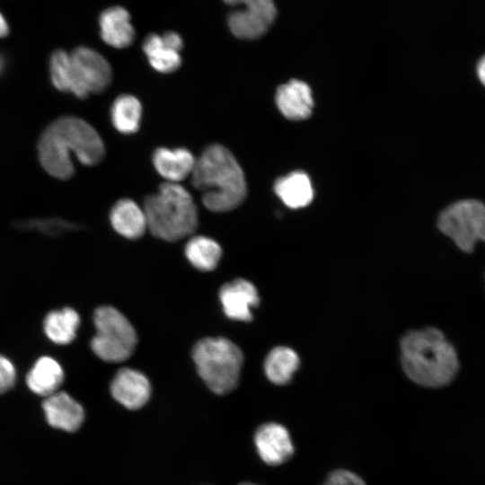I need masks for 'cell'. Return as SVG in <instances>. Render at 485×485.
<instances>
[{"mask_svg":"<svg viewBox=\"0 0 485 485\" xmlns=\"http://www.w3.org/2000/svg\"><path fill=\"white\" fill-rule=\"evenodd\" d=\"M5 67V59L4 57L0 54V75L3 73Z\"/></svg>","mask_w":485,"mask_h":485,"instance_id":"cell-31","label":"cell"},{"mask_svg":"<svg viewBox=\"0 0 485 485\" xmlns=\"http://www.w3.org/2000/svg\"><path fill=\"white\" fill-rule=\"evenodd\" d=\"M96 334L91 341L94 354L107 362H121L133 353L137 338L129 321L117 309L101 306L93 316Z\"/></svg>","mask_w":485,"mask_h":485,"instance_id":"cell-6","label":"cell"},{"mask_svg":"<svg viewBox=\"0 0 485 485\" xmlns=\"http://www.w3.org/2000/svg\"><path fill=\"white\" fill-rule=\"evenodd\" d=\"M476 73L480 82L485 86V55L477 63Z\"/></svg>","mask_w":485,"mask_h":485,"instance_id":"cell-29","label":"cell"},{"mask_svg":"<svg viewBox=\"0 0 485 485\" xmlns=\"http://www.w3.org/2000/svg\"><path fill=\"white\" fill-rule=\"evenodd\" d=\"M110 392L113 398L129 410L143 407L149 400L151 385L141 372L122 368L114 376Z\"/></svg>","mask_w":485,"mask_h":485,"instance_id":"cell-13","label":"cell"},{"mask_svg":"<svg viewBox=\"0 0 485 485\" xmlns=\"http://www.w3.org/2000/svg\"><path fill=\"white\" fill-rule=\"evenodd\" d=\"M9 32V25L5 19V17L3 15V13L0 12V39L5 37Z\"/></svg>","mask_w":485,"mask_h":485,"instance_id":"cell-30","label":"cell"},{"mask_svg":"<svg viewBox=\"0 0 485 485\" xmlns=\"http://www.w3.org/2000/svg\"><path fill=\"white\" fill-rule=\"evenodd\" d=\"M437 226L461 251L472 252L478 242H485V205L474 198L458 200L440 213Z\"/></svg>","mask_w":485,"mask_h":485,"instance_id":"cell-7","label":"cell"},{"mask_svg":"<svg viewBox=\"0 0 485 485\" xmlns=\"http://www.w3.org/2000/svg\"><path fill=\"white\" fill-rule=\"evenodd\" d=\"M276 103L280 112L290 119H304L313 110V101L307 84L291 80L278 87Z\"/></svg>","mask_w":485,"mask_h":485,"instance_id":"cell-15","label":"cell"},{"mask_svg":"<svg viewBox=\"0 0 485 485\" xmlns=\"http://www.w3.org/2000/svg\"><path fill=\"white\" fill-rule=\"evenodd\" d=\"M142 118V105L139 100L131 94L118 96L110 107V120L113 127L121 134L136 133Z\"/></svg>","mask_w":485,"mask_h":485,"instance_id":"cell-22","label":"cell"},{"mask_svg":"<svg viewBox=\"0 0 485 485\" xmlns=\"http://www.w3.org/2000/svg\"><path fill=\"white\" fill-rule=\"evenodd\" d=\"M185 255L196 269L209 271L217 266L222 250L215 240L198 235L189 240L185 246Z\"/></svg>","mask_w":485,"mask_h":485,"instance_id":"cell-24","label":"cell"},{"mask_svg":"<svg viewBox=\"0 0 485 485\" xmlns=\"http://www.w3.org/2000/svg\"><path fill=\"white\" fill-rule=\"evenodd\" d=\"M50 79L56 89L64 93H73L82 99L81 92L76 83L70 54L63 49L55 50L49 58Z\"/></svg>","mask_w":485,"mask_h":485,"instance_id":"cell-25","label":"cell"},{"mask_svg":"<svg viewBox=\"0 0 485 485\" xmlns=\"http://www.w3.org/2000/svg\"><path fill=\"white\" fill-rule=\"evenodd\" d=\"M147 229L157 238L175 242L192 234L198 208L191 194L180 183L165 181L148 196L143 207Z\"/></svg>","mask_w":485,"mask_h":485,"instance_id":"cell-4","label":"cell"},{"mask_svg":"<svg viewBox=\"0 0 485 485\" xmlns=\"http://www.w3.org/2000/svg\"><path fill=\"white\" fill-rule=\"evenodd\" d=\"M234 7L227 15L231 32L237 38L255 40L265 34L276 19L273 0H223Z\"/></svg>","mask_w":485,"mask_h":485,"instance_id":"cell-8","label":"cell"},{"mask_svg":"<svg viewBox=\"0 0 485 485\" xmlns=\"http://www.w3.org/2000/svg\"><path fill=\"white\" fill-rule=\"evenodd\" d=\"M299 366L296 353L287 347H278L268 355L264 370L267 377L276 384L288 383Z\"/></svg>","mask_w":485,"mask_h":485,"instance_id":"cell-23","label":"cell"},{"mask_svg":"<svg viewBox=\"0 0 485 485\" xmlns=\"http://www.w3.org/2000/svg\"><path fill=\"white\" fill-rule=\"evenodd\" d=\"M192 357L200 377L211 391L225 394L234 390L240 377L242 353L225 338H206L198 341Z\"/></svg>","mask_w":485,"mask_h":485,"instance_id":"cell-5","label":"cell"},{"mask_svg":"<svg viewBox=\"0 0 485 485\" xmlns=\"http://www.w3.org/2000/svg\"><path fill=\"white\" fill-rule=\"evenodd\" d=\"M219 299L228 318L242 322L252 319L251 308L260 302L256 287L242 278L225 284L219 291Z\"/></svg>","mask_w":485,"mask_h":485,"instance_id":"cell-12","label":"cell"},{"mask_svg":"<svg viewBox=\"0 0 485 485\" xmlns=\"http://www.w3.org/2000/svg\"><path fill=\"white\" fill-rule=\"evenodd\" d=\"M65 374L60 364L51 357H40L28 372L26 384L34 393L48 397L57 392Z\"/></svg>","mask_w":485,"mask_h":485,"instance_id":"cell-19","label":"cell"},{"mask_svg":"<svg viewBox=\"0 0 485 485\" xmlns=\"http://www.w3.org/2000/svg\"><path fill=\"white\" fill-rule=\"evenodd\" d=\"M191 185L202 192V202L212 212H228L246 197L245 176L238 161L224 146L212 144L196 158Z\"/></svg>","mask_w":485,"mask_h":485,"instance_id":"cell-2","label":"cell"},{"mask_svg":"<svg viewBox=\"0 0 485 485\" xmlns=\"http://www.w3.org/2000/svg\"><path fill=\"white\" fill-rule=\"evenodd\" d=\"M242 485H254V484L245 483V484H242Z\"/></svg>","mask_w":485,"mask_h":485,"instance_id":"cell-32","label":"cell"},{"mask_svg":"<svg viewBox=\"0 0 485 485\" xmlns=\"http://www.w3.org/2000/svg\"><path fill=\"white\" fill-rule=\"evenodd\" d=\"M274 190L284 204L291 208H301L309 205L313 198V190L307 174L294 172L279 178Z\"/></svg>","mask_w":485,"mask_h":485,"instance_id":"cell-20","label":"cell"},{"mask_svg":"<svg viewBox=\"0 0 485 485\" xmlns=\"http://www.w3.org/2000/svg\"><path fill=\"white\" fill-rule=\"evenodd\" d=\"M182 47V39L174 31H166L162 35L151 33L142 46L150 66L163 74L172 73L181 66L180 52Z\"/></svg>","mask_w":485,"mask_h":485,"instance_id":"cell-10","label":"cell"},{"mask_svg":"<svg viewBox=\"0 0 485 485\" xmlns=\"http://www.w3.org/2000/svg\"><path fill=\"white\" fill-rule=\"evenodd\" d=\"M152 161L156 172L168 182L179 183L191 175L196 158L187 148L158 147Z\"/></svg>","mask_w":485,"mask_h":485,"instance_id":"cell-16","label":"cell"},{"mask_svg":"<svg viewBox=\"0 0 485 485\" xmlns=\"http://www.w3.org/2000/svg\"><path fill=\"white\" fill-rule=\"evenodd\" d=\"M69 54L82 99L88 97L90 93H102L109 87L112 70L101 53L89 47L80 46Z\"/></svg>","mask_w":485,"mask_h":485,"instance_id":"cell-9","label":"cell"},{"mask_svg":"<svg viewBox=\"0 0 485 485\" xmlns=\"http://www.w3.org/2000/svg\"><path fill=\"white\" fill-rule=\"evenodd\" d=\"M401 350L406 375L419 385L445 386L459 371L455 348L436 328L409 332L401 340Z\"/></svg>","mask_w":485,"mask_h":485,"instance_id":"cell-3","label":"cell"},{"mask_svg":"<svg viewBox=\"0 0 485 485\" xmlns=\"http://www.w3.org/2000/svg\"><path fill=\"white\" fill-rule=\"evenodd\" d=\"M17 227L26 229H35L48 235H58L66 230L72 229L74 225L59 218L49 219H30L20 221Z\"/></svg>","mask_w":485,"mask_h":485,"instance_id":"cell-26","label":"cell"},{"mask_svg":"<svg viewBox=\"0 0 485 485\" xmlns=\"http://www.w3.org/2000/svg\"><path fill=\"white\" fill-rule=\"evenodd\" d=\"M254 443L260 457L269 465L286 463L295 452L288 430L278 423L260 426L255 432Z\"/></svg>","mask_w":485,"mask_h":485,"instance_id":"cell-11","label":"cell"},{"mask_svg":"<svg viewBox=\"0 0 485 485\" xmlns=\"http://www.w3.org/2000/svg\"><path fill=\"white\" fill-rule=\"evenodd\" d=\"M99 25L102 40L110 47L124 48L134 41L136 33L130 22V15L121 6L104 10L100 15Z\"/></svg>","mask_w":485,"mask_h":485,"instance_id":"cell-17","label":"cell"},{"mask_svg":"<svg viewBox=\"0 0 485 485\" xmlns=\"http://www.w3.org/2000/svg\"><path fill=\"white\" fill-rule=\"evenodd\" d=\"M72 154L81 163L93 166L103 159L105 146L92 125L80 118L66 116L44 130L38 143V155L50 176L67 180L75 172Z\"/></svg>","mask_w":485,"mask_h":485,"instance_id":"cell-1","label":"cell"},{"mask_svg":"<svg viewBox=\"0 0 485 485\" xmlns=\"http://www.w3.org/2000/svg\"><path fill=\"white\" fill-rule=\"evenodd\" d=\"M42 407L48 423L67 432L77 430L84 419V411L80 403L64 392H57L46 397Z\"/></svg>","mask_w":485,"mask_h":485,"instance_id":"cell-14","label":"cell"},{"mask_svg":"<svg viewBox=\"0 0 485 485\" xmlns=\"http://www.w3.org/2000/svg\"><path fill=\"white\" fill-rule=\"evenodd\" d=\"M322 485H366L356 473L348 470H336L330 473Z\"/></svg>","mask_w":485,"mask_h":485,"instance_id":"cell-27","label":"cell"},{"mask_svg":"<svg viewBox=\"0 0 485 485\" xmlns=\"http://www.w3.org/2000/svg\"><path fill=\"white\" fill-rule=\"evenodd\" d=\"M110 221L113 229L128 239H137L147 229L144 209L130 198H121L113 205Z\"/></svg>","mask_w":485,"mask_h":485,"instance_id":"cell-18","label":"cell"},{"mask_svg":"<svg viewBox=\"0 0 485 485\" xmlns=\"http://www.w3.org/2000/svg\"><path fill=\"white\" fill-rule=\"evenodd\" d=\"M79 325V314L70 307L49 312L43 322L47 337L59 345L72 342L76 336Z\"/></svg>","mask_w":485,"mask_h":485,"instance_id":"cell-21","label":"cell"},{"mask_svg":"<svg viewBox=\"0 0 485 485\" xmlns=\"http://www.w3.org/2000/svg\"><path fill=\"white\" fill-rule=\"evenodd\" d=\"M16 370L13 364L0 355V394L9 391L14 384Z\"/></svg>","mask_w":485,"mask_h":485,"instance_id":"cell-28","label":"cell"}]
</instances>
